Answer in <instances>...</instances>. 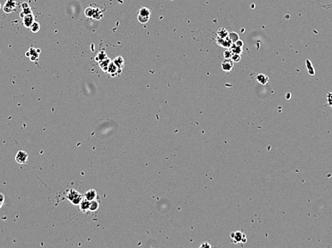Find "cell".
<instances>
[{
    "instance_id": "e0dca14e",
    "label": "cell",
    "mask_w": 332,
    "mask_h": 248,
    "mask_svg": "<svg viewBox=\"0 0 332 248\" xmlns=\"http://www.w3.org/2000/svg\"><path fill=\"white\" fill-rule=\"evenodd\" d=\"M22 12L23 13L24 15H27V14H32V10L31 8H30V6H28V7L27 8H25V9H22Z\"/></svg>"
},
{
    "instance_id": "8992f818",
    "label": "cell",
    "mask_w": 332,
    "mask_h": 248,
    "mask_svg": "<svg viewBox=\"0 0 332 248\" xmlns=\"http://www.w3.org/2000/svg\"><path fill=\"white\" fill-rule=\"evenodd\" d=\"M35 16L32 14H27L22 18V24L24 26L27 28H30L32 24L35 22Z\"/></svg>"
},
{
    "instance_id": "2e32d148",
    "label": "cell",
    "mask_w": 332,
    "mask_h": 248,
    "mask_svg": "<svg viewBox=\"0 0 332 248\" xmlns=\"http://www.w3.org/2000/svg\"><path fill=\"white\" fill-rule=\"evenodd\" d=\"M231 60L233 62H238L240 60V56L238 55V54H233L231 57Z\"/></svg>"
},
{
    "instance_id": "30bf717a",
    "label": "cell",
    "mask_w": 332,
    "mask_h": 248,
    "mask_svg": "<svg viewBox=\"0 0 332 248\" xmlns=\"http://www.w3.org/2000/svg\"><path fill=\"white\" fill-rule=\"evenodd\" d=\"M89 204H90V201L87 200V199L82 198V200H81L80 203H79V207H80V210L83 211V212H86V211L89 210Z\"/></svg>"
},
{
    "instance_id": "5bb4252c",
    "label": "cell",
    "mask_w": 332,
    "mask_h": 248,
    "mask_svg": "<svg viewBox=\"0 0 332 248\" xmlns=\"http://www.w3.org/2000/svg\"><path fill=\"white\" fill-rule=\"evenodd\" d=\"M30 29H31V31L33 33H37L40 29V24L37 22H35L32 24V25L31 26V27H30Z\"/></svg>"
},
{
    "instance_id": "44dd1931",
    "label": "cell",
    "mask_w": 332,
    "mask_h": 248,
    "mask_svg": "<svg viewBox=\"0 0 332 248\" xmlns=\"http://www.w3.org/2000/svg\"><path fill=\"white\" fill-rule=\"evenodd\" d=\"M1 8V3H0V9Z\"/></svg>"
},
{
    "instance_id": "52a82bcc",
    "label": "cell",
    "mask_w": 332,
    "mask_h": 248,
    "mask_svg": "<svg viewBox=\"0 0 332 248\" xmlns=\"http://www.w3.org/2000/svg\"><path fill=\"white\" fill-rule=\"evenodd\" d=\"M233 64L231 59H224L222 62V69L225 72H230L233 69Z\"/></svg>"
},
{
    "instance_id": "ac0fdd59",
    "label": "cell",
    "mask_w": 332,
    "mask_h": 248,
    "mask_svg": "<svg viewBox=\"0 0 332 248\" xmlns=\"http://www.w3.org/2000/svg\"><path fill=\"white\" fill-rule=\"evenodd\" d=\"M232 55H233V52L231 50H226L224 52V57L225 59H231Z\"/></svg>"
},
{
    "instance_id": "4fadbf2b",
    "label": "cell",
    "mask_w": 332,
    "mask_h": 248,
    "mask_svg": "<svg viewBox=\"0 0 332 248\" xmlns=\"http://www.w3.org/2000/svg\"><path fill=\"white\" fill-rule=\"evenodd\" d=\"M98 207H99V203H98V202L96 201L95 200H92V201L90 202V204H89V211H96L98 209Z\"/></svg>"
},
{
    "instance_id": "277c9868",
    "label": "cell",
    "mask_w": 332,
    "mask_h": 248,
    "mask_svg": "<svg viewBox=\"0 0 332 248\" xmlns=\"http://www.w3.org/2000/svg\"><path fill=\"white\" fill-rule=\"evenodd\" d=\"M29 155L24 150H19L17 152V153L16 154L15 156V160L18 164H25L28 160Z\"/></svg>"
},
{
    "instance_id": "7c38bea8",
    "label": "cell",
    "mask_w": 332,
    "mask_h": 248,
    "mask_svg": "<svg viewBox=\"0 0 332 248\" xmlns=\"http://www.w3.org/2000/svg\"><path fill=\"white\" fill-rule=\"evenodd\" d=\"M217 34H218V37L221 39H225L226 37H227V36H228V32H227V30L225 28L219 29L218 30V32H217Z\"/></svg>"
},
{
    "instance_id": "5b68a950",
    "label": "cell",
    "mask_w": 332,
    "mask_h": 248,
    "mask_svg": "<svg viewBox=\"0 0 332 248\" xmlns=\"http://www.w3.org/2000/svg\"><path fill=\"white\" fill-rule=\"evenodd\" d=\"M17 6V2L16 0H6L3 7V10L6 13L12 12L15 11Z\"/></svg>"
},
{
    "instance_id": "7a4b0ae2",
    "label": "cell",
    "mask_w": 332,
    "mask_h": 248,
    "mask_svg": "<svg viewBox=\"0 0 332 248\" xmlns=\"http://www.w3.org/2000/svg\"><path fill=\"white\" fill-rule=\"evenodd\" d=\"M231 237L233 243H245L247 242V238L243 232L240 231H235L231 234Z\"/></svg>"
},
{
    "instance_id": "9c48e42d",
    "label": "cell",
    "mask_w": 332,
    "mask_h": 248,
    "mask_svg": "<svg viewBox=\"0 0 332 248\" xmlns=\"http://www.w3.org/2000/svg\"><path fill=\"white\" fill-rule=\"evenodd\" d=\"M96 197H97V192H96L95 190H89L84 195V198L87 199V200H89L90 202L95 200Z\"/></svg>"
},
{
    "instance_id": "ba28073f",
    "label": "cell",
    "mask_w": 332,
    "mask_h": 248,
    "mask_svg": "<svg viewBox=\"0 0 332 248\" xmlns=\"http://www.w3.org/2000/svg\"><path fill=\"white\" fill-rule=\"evenodd\" d=\"M108 73L110 74L112 76H115V75H119L120 71L121 72L122 70H120V69L118 68V67H117L115 65L114 62H111L110 63L109 67H108Z\"/></svg>"
},
{
    "instance_id": "ffe728a7",
    "label": "cell",
    "mask_w": 332,
    "mask_h": 248,
    "mask_svg": "<svg viewBox=\"0 0 332 248\" xmlns=\"http://www.w3.org/2000/svg\"><path fill=\"white\" fill-rule=\"evenodd\" d=\"M28 6H29V4H27V2H24L23 4H22V9H25V8L28 7Z\"/></svg>"
},
{
    "instance_id": "6da1fadb",
    "label": "cell",
    "mask_w": 332,
    "mask_h": 248,
    "mask_svg": "<svg viewBox=\"0 0 332 248\" xmlns=\"http://www.w3.org/2000/svg\"><path fill=\"white\" fill-rule=\"evenodd\" d=\"M150 17V10L147 7H142L139 10L138 20L140 23L146 24Z\"/></svg>"
},
{
    "instance_id": "3957f363",
    "label": "cell",
    "mask_w": 332,
    "mask_h": 248,
    "mask_svg": "<svg viewBox=\"0 0 332 248\" xmlns=\"http://www.w3.org/2000/svg\"><path fill=\"white\" fill-rule=\"evenodd\" d=\"M67 197H68V200L69 201L72 202V204H74V205H79L80 203L81 200H82V196L76 190H70L69 192Z\"/></svg>"
},
{
    "instance_id": "8fae6325",
    "label": "cell",
    "mask_w": 332,
    "mask_h": 248,
    "mask_svg": "<svg viewBox=\"0 0 332 248\" xmlns=\"http://www.w3.org/2000/svg\"><path fill=\"white\" fill-rule=\"evenodd\" d=\"M114 62V64L117 67H118V68L120 69V70H123V68L124 67V65H125V61L124 60H123V58L122 57H116L115 59L113 61Z\"/></svg>"
},
{
    "instance_id": "d6986e66",
    "label": "cell",
    "mask_w": 332,
    "mask_h": 248,
    "mask_svg": "<svg viewBox=\"0 0 332 248\" xmlns=\"http://www.w3.org/2000/svg\"><path fill=\"white\" fill-rule=\"evenodd\" d=\"M4 200H5L4 195H3L2 193H0V208H1V207L3 206V205H4Z\"/></svg>"
},
{
    "instance_id": "9a60e30c",
    "label": "cell",
    "mask_w": 332,
    "mask_h": 248,
    "mask_svg": "<svg viewBox=\"0 0 332 248\" xmlns=\"http://www.w3.org/2000/svg\"><path fill=\"white\" fill-rule=\"evenodd\" d=\"M94 9H92L91 7H88L87 9H85L84 11V14L85 16H87V17H92L93 14H94Z\"/></svg>"
}]
</instances>
